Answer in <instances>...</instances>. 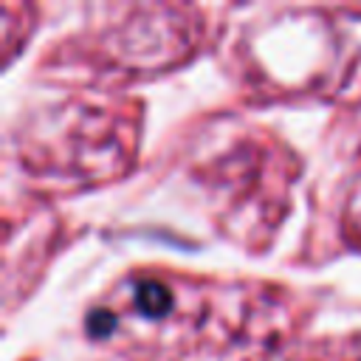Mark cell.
Returning a JSON list of instances; mask_svg holds the SVG:
<instances>
[{"label": "cell", "mask_w": 361, "mask_h": 361, "mask_svg": "<svg viewBox=\"0 0 361 361\" xmlns=\"http://www.w3.org/2000/svg\"><path fill=\"white\" fill-rule=\"evenodd\" d=\"M135 305L144 316H164L172 307V296L164 285H158L152 279H144L135 288Z\"/></svg>", "instance_id": "cell-1"}, {"label": "cell", "mask_w": 361, "mask_h": 361, "mask_svg": "<svg viewBox=\"0 0 361 361\" xmlns=\"http://www.w3.org/2000/svg\"><path fill=\"white\" fill-rule=\"evenodd\" d=\"M113 324H116V319H113L110 313H104V310H99V313H93V316L87 319V330H90L93 336H107Z\"/></svg>", "instance_id": "cell-2"}]
</instances>
